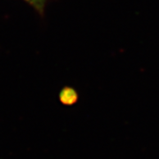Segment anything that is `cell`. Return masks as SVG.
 I'll return each instance as SVG.
<instances>
[{
    "instance_id": "cell-2",
    "label": "cell",
    "mask_w": 159,
    "mask_h": 159,
    "mask_svg": "<svg viewBox=\"0 0 159 159\" xmlns=\"http://www.w3.org/2000/svg\"><path fill=\"white\" fill-rule=\"evenodd\" d=\"M23 1H25L29 6H32L40 14H43L47 0H23Z\"/></svg>"
},
{
    "instance_id": "cell-1",
    "label": "cell",
    "mask_w": 159,
    "mask_h": 159,
    "mask_svg": "<svg viewBox=\"0 0 159 159\" xmlns=\"http://www.w3.org/2000/svg\"><path fill=\"white\" fill-rule=\"evenodd\" d=\"M59 100L65 105H73L78 100V94L73 88L66 87L60 91Z\"/></svg>"
}]
</instances>
